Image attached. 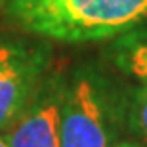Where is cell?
Returning a JSON list of instances; mask_svg holds the SVG:
<instances>
[{"instance_id": "cell-1", "label": "cell", "mask_w": 147, "mask_h": 147, "mask_svg": "<svg viewBox=\"0 0 147 147\" xmlns=\"http://www.w3.org/2000/svg\"><path fill=\"white\" fill-rule=\"evenodd\" d=\"M0 16L50 42H111L147 23V0H0Z\"/></svg>"}, {"instance_id": "cell-2", "label": "cell", "mask_w": 147, "mask_h": 147, "mask_svg": "<svg viewBox=\"0 0 147 147\" xmlns=\"http://www.w3.org/2000/svg\"><path fill=\"white\" fill-rule=\"evenodd\" d=\"M126 136V84L103 63L65 69L59 99L61 147H113Z\"/></svg>"}, {"instance_id": "cell-3", "label": "cell", "mask_w": 147, "mask_h": 147, "mask_svg": "<svg viewBox=\"0 0 147 147\" xmlns=\"http://www.w3.org/2000/svg\"><path fill=\"white\" fill-rule=\"evenodd\" d=\"M54 69L50 40L25 33H0V136L25 113Z\"/></svg>"}, {"instance_id": "cell-4", "label": "cell", "mask_w": 147, "mask_h": 147, "mask_svg": "<svg viewBox=\"0 0 147 147\" xmlns=\"http://www.w3.org/2000/svg\"><path fill=\"white\" fill-rule=\"evenodd\" d=\"M65 69H52L25 113L4 134L8 147H61L59 99Z\"/></svg>"}, {"instance_id": "cell-5", "label": "cell", "mask_w": 147, "mask_h": 147, "mask_svg": "<svg viewBox=\"0 0 147 147\" xmlns=\"http://www.w3.org/2000/svg\"><path fill=\"white\" fill-rule=\"evenodd\" d=\"M103 61L134 84L147 86V23L111 40Z\"/></svg>"}, {"instance_id": "cell-6", "label": "cell", "mask_w": 147, "mask_h": 147, "mask_svg": "<svg viewBox=\"0 0 147 147\" xmlns=\"http://www.w3.org/2000/svg\"><path fill=\"white\" fill-rule=\"evenodd\" d=\"M126 136L147 147V86L126 84Z\"/></svg>"}, {"instance_id": "cell-7", "label": "cell", "mask_w": 147, "mask_h": 147, "mask_svg": "<svg viewBox=\"0 0 147 147\" xmlns=\"http://www.w3.org/2000/svg\"><path fill=\"white\" fill-rule=\"evenodd\" d=\"M113 147H143V145L140 142H136V140H132V138L124 136V138H120V140L115 143Z\"/></svg>"}, {"instance_id": "cell-8", "label": "cell", "mask_w": 147, "mask_h": 147, "mask_svg": "<svg viewBox=\"0 0 147 147\" xmlns=\"http://www.w3.org/2000/svg\"><path fill=\"white\" fill-rule=\"evenodd\" d=\"M0 147H8V145H6V140H4V136H0Z\"/></svg>"}]
</instances>
